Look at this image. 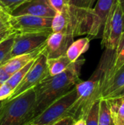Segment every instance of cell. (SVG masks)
<instances>
[{
	"label": "cell",
	"instance_id": "14",
	"mask_svg": "<svg viewBox=\"0 0 124 125\" xmlns=\"http://www.w3.org/2000/svg\"><path fill=\"white\" fill-rule=\"evenodd\" d=\"M90 46V39L88 37H84L74 41L68 48L66 55L68 59L74 62L77 61L79 57L84 53H86Z\"/></svg>",
	"mask_w": 124,
	"mask_h": 125
},
{
	"label": "cell",
	"instance_id": "26",
	"mask_svg": "<svg viewBox=\"0 0 124 125\" xmlns=\"http://www.w3.org/2000/svg\"><path fill=\"white\" fill-rule=\"evenodd\" d=\"M97 0H70V4L83 7V8H93V6Z\"/></svg>",
	"mask_w": 124,
	"mask_h": 125
},
{
	"label": "cell",
	"instance_id": "15",
	"mask_svg": "<svg viewBox=\"0 0 124 125\" xmlns=\"http://www.w3.org/2000/svg\"><path fill=\"white\" fill-rule=\"evenodd\" d=\"M124 86V65L115 72L108 81L102 99H105L108 96L118 91Z\"/></svg>",
	"mask_w": 124,
	"mask_h": 125
},
{
	"label": "cell",
	"instance_id": "9",
	"mask_svg": "<svg viewBox=\"0 0 124 125\" xmlns=\"http://www.w3.org/2000/svg\"><path fill=\"white\" fill-rule=\"evenodd\" d=\"M52 19L33 15H10L8 23L15 33L39 32L51 31Z\"/></svg>",
	"mask_w": 124,
	"mask_h": 125
},
{
	"label": "cell",
	"instance_id": "37",
	"mask_svg": "<svg viewBox=\"0 0 124 125\" xmlns=\"http://www.w3.org/2000/svg\"><path fill=\"white\" fill-rule=\"evenodd\" d=\"M4 100H0V109H1V106H2V105L4 103Z\"/></svg>",
	"mask_w": 124,
	"mask_h": 125
},
{
	"label": "cell",
	"instance_id": "6",
	"mask_svg": "<svg viewBox=\"0 0 124 125\" xmlns=\"http://www.w3.org/2000/svg\"><path fill=\"white\" fill-rule=\"evenodd\" d=\"M77 98L75 86L68 93L51 103L39 115L36 116L31 123L37 125H52L61 119L67 117V111Z\"/></svg>",
	"mask_w": 124,
	"mask_h": 125
},
{
	"label": "cell",
	"instance_id": "38",
	"mask_svg": "<svg viewBox=\"0 0 124 125\" xmlns=\"http://www.w3.org/2000/svg\"><path fill=\"white\" fill-rule=\"evenodd\" d=\"M26 125H34V124H32V123H31V122H30L29 124H27Z\"/></svg>",
	"mask_w": 124,
	"mask_h": 125
},
{
	"label": "cell",
	"instance_id": "23",
	"mask_svg": "<svg viewBox=\"0 0 124 125\" xmlns=\"http://www.w3.org/2000/svg\"><path fill=\"white\" fill-rule=\"evenodd\" d=\"M26 1L27 0H0V2L11 14L13 10H15Z\"/></svg>",
	"mask_w": 124,
	"mask_h": 125
},
{
	"label": "cell",
	"instance_id": "10",
	"mask_svg": "<svg viewBox=\"0 0 124 125\" xmlns=\"http://www.w3.org/2000/svg\"><path fill=\"white\" fill-rule=\"evenodd\" d=\"M56 14L48 0H27L11 12V15H33L53 18Z\"/></svg>",
	"mask_w": 124,
	"mask_h": 125
},
{
	"label": "cell",
	"instance_id": "31",
	"mask_svg": "<svg viewBox=\"0 0 124 125\" xmlns=\"http://www.w3.org/2000/svg\"><path fill=\"white\" fill-rule=\"evenodd\" d=\"M111 113V117H112V120L113 122L114 125H124V119H122L121 117H119L118 115H116L115 113L112 112L110 111Z\"/></svg>",
	"mask_w": 124,
	"mask_h": 125
},
{
	"label": "cell",
	"instance_id": "18",
	"mask_svg": "<svg viewBox=\"0 0 124 125\" xmlns=\"http://www.w3.org/2000/svg\"><path fill=\"white\" fill-rule=\"evenodd\" d=\"M15 33L0 42V66L10 59V53L14 44Z\"/></svg>",
	"mask_w": 124,
	"mask_h": 125
},
{
	"label": "cell",
	"instance_id": "22",
	"mask_svg": "<svg viewBox=\"0 0 124 125\" xmlns=\"http://www.w3.org/2000/svg\"><path fill=\"white\" fill-rule=\"evenodd\" d=\"M106 100L109 103L110 111L119 117L124 119V97L119 99H109Z\"/></svg>",
	"mask_w": 124,
	"mask_h": 125
},
{
	"label": "cell",
	"instance_id": "29",
	"mask_svg": "<svg viewBox=\"0 0 124 125\" xmlns=\"http://www.w3.org/2000/svg\"><path fill=\"white\" fill-rule=\"evenodd\" d=\"M13 33H15V31L13 29H12L11 28L4 29V30L0 31V42H1L3 40L7 39L8 37H10Z\"/></svg>",
	"mask_w": 124,
	"mask_h": 125
},
{
	"label": "cell",
	"instance_id": "34",
	"mask_svg": "<svg viewBox=\"0 0 124 125\" xmlns=\"http://www.w3.org/2000/svg\"><path fill=\"white\" fill-rule=\"evenodd\" d=\"M73 125H86V119H80L75 121Z\"/></svg>",
	"mask_w": 124,
	"mask_h": 125
},
{
	"label": "cell",
	"instance_id": "8",
	"mask_svg": "<svg viewBox=\"0 0 124 125\" xmlns=\"http://www.w3.org/2000/svg\"><path fill=\"white\" fill-rule=\"evenodd\" d=\"M51 33H53L51 31L27 33L15 32L14 44L10 53V59L37 50L46 42Z\"/></svg>",
	"mask_w": 124,
	"mask_h": 125
},
{
	"label": "cell",
	"instance_id": "13",
	"mask_svg": "<svg viewBox=\"0 0 124 125\" xmlns=\"http://www.w3.org/2000/svg\"><path fill=\"white\" fill-rule=\"evenodd\" d=\"M45 45H46V42L43 45L40 46L39 48L31 53L12 57V59H9L3 64L4 68L10 75H12L15 72L20 70L27 64H29L31 61L37 58L44 51Z\"/></svg>",
	"mask_w": 124,
	"mask_h": 125
},
{
	"label": "cell",
	"instance_id": "36",
	"mask_svg": "<svg viewBox=\"0 0 124 125\" xmlns=\"http://www.w3.org/2000/svg\"><path fill=\"white\" fill-rule=\"evenodd\" d=\"M0 11H4V12H8V10L4 7V6L0 2ZM10 13V12H9Z\"/></svg>",
	"mask_w": 124,
	"mask_h": 125
},
{
	"label": "cell",
	"instance_id": "24",
	"mask_svg": "<svg viewBox=\"0 0 124 125\" xmlns=\"http://www.w3.org/2000/svg\"><path fill=\"white\" fill-rule=\"evenodd\" d=\"M51 7L56 12H61L67 6L70 4V0H48Z\"/></svg>",
	"mask_w": 124,
	"mask_h": 125
},
{
	"label": "cell",
	"instance_id": "32",
	"mask_svg": "<svg viewBox=\"0 0 124 125\" xmlns=\"http://www.w3.org/2000/svg\"><path fill=\"white\" fill-rule=\"evenodd\" d=\"M11 14L7 12H4V11H0V21H7L9 20V18L10 17Z\"/></svg>",
	"mask_w": 124,
	"mask_h": 125
},
{
	"label": "cell",
	"instance_id": "12",
	"mask_svg": "<svg viewBox=\"0 0 124 125\" xmlns=\"http://www.w3.org/2000/svg\"><path fill=\"white\" fill-rule=\"evenodd\" d=\"M115 1L116 0H97L95 7L92 9L93 21L88 34L89 39L99 37V33L102 32L105 23Z\"/></svg>",
	"mask_w": 124,
	"mask_h": 125
},
{
	"label": "cell",
	"instance_id": "35",
	"mask_svg": "<svg viewBox=\"0 0 124 125\" xmlns=\"http://www.w3.org/2000/svg\"><path fill=\"white\" fill-rule=\"evenodd\" d=\"M120 5H121V10L123 11V14H124V0H118Z\"/></svg>",
	"mask_w": 124,
	"mask_h": 125
},
{
	"label": "cell",
	"instance_id": "5",
	"mask_svg": "<svg viewBox=\"0 0 124 125\" xmlns=\"http://www.w3.org/2000/svg\"><path fill=\"white\" fill-rule=\"evenodd\" d=\"M124 31V16L118 0L113 6L105 23L102 34V46L115 51L121 34Z\"/></svg>",
	"mask_w": 124,
	"mask_h": 125
},
{
	"label": "cell",
	"instance_id": "17",
	"mask_svg": "<svg viewBox=\"0 0 124 125\" xmlns=\"http://www.w3.org/2000/svg\"><path fill=\"white\" fill-rule=\"evenodd\" d=\"M124 65V31L121 34L116 49L115 50V60L113 67V75ZM112 75V76H113ZM111 76V77H112Z\"/></svg>",
	"mask_w": 124,
	"mask_h": 125
},
{
	"label": "cell",
	"instance_id": "4",
	"mask_svg": "<svg viewBox=\"0 0 124 125\" xmlns=\"http://www.w3.org/2000/svg\"><path fill=\"white\" fill-rule=\"evenodd\" d=\"M34 89L11 100H6L0 109V125H26L34 119Z\"/></svg>",
	"mask_w": 124,
	"mask_h": 125
},
{
	"label": "cell",
	"instance_id": "19",
	"mask_svg": "<svg viewBox=\"0 0 124 125\" xmlns=\"http://www.w3.org/2000/svg\"><path fill=\"white\" fill-rule=\"evenodd\" d=\"M99 125H114L111 117L109 103L105 99L100 100Z\"/></svg>",
	"mask_w": 124,
	"mask_h": 125
},
{
	"label": "cell",
	"instance_id": "2",
	"mask_svg": "<svg viewBox=\"0 0 124 125\" xmlns=\"http://www.w3.org/2000/svg\"><path fill=\"white\" fill-rule=\"evenodd\" d=\"M85 62L84 59H78L64 72L53 76L49 75L34 88L35 93L34 119L81 81L80 75Z\"/></svg>",
	"mask_w": 124,
	"mask_h": 125
},
{
	"label": "cell",
	"instance_id": "21",
	"mask_svg": "<svg viewBox=\"0 0 124 125\" xmlns=\"http://www.w3.org/2000/svg\"><path fill=\"white\" fill-rule=\"evenodd\" d=\"M101 100V99H100ZM100 100L96 101L89 110L86 117V125H99V103Z\"/></svg>",
	"mask_w": 124,
	"mask_h": 125
},
{
	"label": "cell",
	"instance_id": "27",
	"mask_svg": "<svg viewBox=\"0 0 124 125\" xmlns=\"http://www.w3.org/2000/svg\"><path fill=\"white\" fill-rule=\"evenodd\" d=\"M11 75H10L4 68L3 65L0 66V86L3 83H7V81L10 78Z\"/></svg>",
	"mask_w": 124,
	"mask_h": 125
},
{
	"label": "cell",
	"instance_id": "3",
	"mask_svg": "<svg viewBox=\"0 0 124 125\" xmlns=\"http://www.w3.org/2000/svg\"><path fill=\"white\" fill-rule=\"evenodd\" d=\"M92 9L69 4L61 12H56L53 18L52 32H63L74 37L88 35L93 21Z\"/></svg>",
	"mask_w": 124,
	"mask_h": 125
},
{
	"label": "cell",
	"instance_id": "1",
	"mask_svg": "<svg viewBox=\"0 0 124 125\" xmlns=\"http://www.w3.org/2000/svg\"><path fill=\"white\" fill-rule=\"evenodd\" d=\"M115 51L105 50L99 64L90 78L75 86L77 98L67 111V116L75 121L86 119L94 103L102 99L107 83L113 74Z\"/></svg>",
	"mask_w": 124,
	"mask_h": 125
},
{
	"label": "cell",
	"instance_id": "20",
	"mask_svg": "<svg viewBox=\"0 0 124 125\" xmlns=\"http://www.w3.org/2000/svg\"><path fill=\"white\" fill-rule=\"evenodd\" d=\"M37 59V58H36ZM33 59L32 61H31L29 64H27L26 66H24L23 68H21L20 70H18L17 72H15L14 74H12L10 78H9V80L7 81V83L13 89V90L16 88V86L20 83V81L23 80V78H24V76L26 75V74L27 73V72L29 70V69L31 68V67L32 66V64H34L35 59Z\"/></svg>",
	"mask_w": 124,
	"mask_h": 125
},
{
	"label": "cell",
	"instance_id": "7",
	"mask_svg": "<svg viewBox=\"0 0 124 125\" xmlns=\"http://www.w3.org/2000/svg\"><path fill=\"white\" fill-rule=\"evenodd\" d=\"M47 60V57L42 52L35 59L29 70L27 72L20 83L14 89L12 95L8 100L15 98L26 91L34 89L49 75Z\"/></svg>",
	"mask_w": 124,
	"mask_h": 125
},
{
	"label": "cell",
	"instance_id": "11",
	"mask_svg": "<svg viewBox=\"0 0 124 125\" xmlns=\"http://www.w3.org/2000/svg\"><path fill=\"white\" fill-rule=\"evenodd\" d=\"M74 42V37L63 32L51 33L46 41L43 53L47 59H53L66 55L67 51Z\"/></svg>",
	"mask_w": 124,
	"mask_h": 125
},
{
	"label": "cell",
	"instance_id": "30",
	"mask_svg": "<svg viewBox=\"0 0 124 125\" xmlns=\"http://www.w3.org/2000/svg\"><path fill=\"white\" fill-rule=\"evenodd\" d=\"M124 86L119 89L118 91L115 92V93L112 94L111 95L108 96L107 97L105 98V100H109V99H119V98H124Z\"/></svg>",
	"mask_w": 124,
	"mask_h": 125
},
{
	"label": "cell",
	"instance_id": "28",
	"mask_svg": "<svg viewBox=\"0 0 124 125\" xmlns=\"http://www.w3.org/2000/svg\"><path fill=\"white\" fill-rule=\"evenodd\" d=\"M75 120L69 116H67L64 117L63 119H61V120L58 121L57 122L54 123L52 125H73L75 123Z\"/></svg>",
	"mask_w": 124,
	"mask_h": 125
},
{
	"label": "cell",
	"instance_id": "16",
	"mask_svg": "<svg viewBox=\"0 0 124 125\" xmlns=\"http://www.w3.org/2000/svg\"><path fill=\"white\" fill-rule=\"evenodd\" d=\"M72 63V62L68 59L67 55L53 59H48L47 64L49 75L53 76L64 72Z\"/></svg>",
	"mask_w": 124,
	"mask_h": 125
},
{
	"label": "cell",
	"instance_id": "25",
	"mask_svg": "<svg viewBox=\"0 0 124 125\" xmlns=\"http://www.w3.org/2000/svg\"><path fill=\"white\" fill-rule=\"evenodd\" d=\"M13 89L11 88L7 83L0 86V100H8L13 92Z\"/></svg>",
	"mask_w": 124,
	"mask_h": 125
},
{
	"label": "cell",
	"instance_id": "33",
	"mask_svg": "<svg viewBox=\"0 0 124 125\" xmlns=\"http://www.w3.org/2000/svg\"><path fill=\"white\" fill-rule=\"evenodd\" d=\"M10 26L7 21H0V31H1L4 29H10Z\"/></svg>",
	"mask_w": 124,
	"mask_h": 125
}]
</instances>
